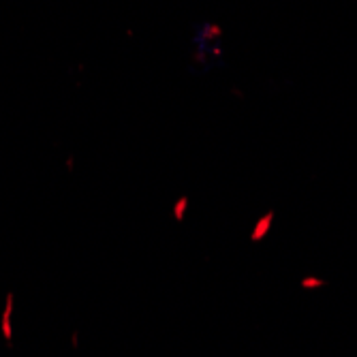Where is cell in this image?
Here are the masks:
<instances>
[{"mask_svg": "<svg viewBox=\"0 0 357 357\" xmlns=\"http://www.w3.org/2000/svg\"><path fill=\"white\" fill-rule=\"evenodd\" d=\"M270 220H272V216H266L261 222H259L257 227H255V234H252V240H259V238H264L266 236V231H268V225H270Z\"/></svg>", "mask_w": 357, "mask_h": 357, "instance_id": "1", "label": "cell"}]
</instances>
